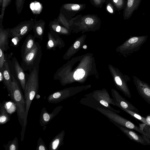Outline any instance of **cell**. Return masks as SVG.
<instances>
[{
  "label": "cell",
  "mask_w": 150,
  "mask_h": 150,
  "mask_svg": "<svg viewBox=\"0 0 150 150\" xmlns=\"http://www.w3.org/2000/svg\"><path fill=\"white\" fill-rule=\"evenodd\" d=\"M8 38V29H4L3 25H0V48L4 51H7L10 48Z\"/></svg>",
  "instance_id": "cell-18"
},
{
  "label": "cell",
  "mask_w": 150,
  "mask_h": 150,
  "mask_svg": "<svg viewBox=\"0 0 150 150\" xmlns=\"http://www.w3.org/2000/svg\"><path fill=\"white\" fill-rule=\"evenodd\" d=\"M35 37L31 34H29L25 39L21 49V59L33 48L34 45Z\"/></svg>",
  "instance_id": "cell-16"
},
{
  "label": "cell",
  "mask_w": 150,
  "mask_h": 150,
  "mask_svg": "<svg viewBox=\"0 0 150 150\" xmlns=\"http://www.w3.org/2000/svg\"><path fill=\"white\" fill-rule=\"evenodd\" d=\"M148 37L144 35L130 37L120 47L121 52L125 57L131 55L140 50Z\"/></svg>",
  "instance_id": "cell-6"
},
{
  "label": "cell",
  "mask_w": 150,
  "mask_h": 150,
  "mask_svg": "<svg viewBox=\"0 0 150 150\" xmlns=\"http://www.w3.org/2000/svg\"><path fill=\"white\" fill-rule=\"evenodd\" d=\"M7 54L6 53L5 54L6 60L4 67L2 70H0L2 71L4 76V79L3 81L9 94L10 95L12 79L8 63V57H9L7 56Z\"/></svg>",
  "instance_id": "cell-15"
},
{
  "label": "cell",
  "mask_w": 150,
  "mask_h": 150,
  "mask_svg": "<svg viewBox=\"0 0 150 150\" xmlns=\"http://www.w3.org/2000/svg\"><path fill=\"white\" fill-rule=\"evenodd\" d=\"M48 41L46 50L55 51L57 47L60 48L63 45V41L56 32L50 30L47 33Z\"/></svg>",
  "instance_id": "cell-13"
},
{
  "label": "cell",
  "mask_w": 150,
  "mask_h": 150,
  "mask_svg": "<svg viewBox=\"0 0 150 150\" xmlns=\"http://www.w3.org/2000/svg\"><path fill=\"white\" fill-rule=\"evenodd\" d=\"M96 110L105 116L112 122H115L123 127L133 129L141 133L145 137L150 139V135L142 131L139 127L135 125L130 120L120 116L117 113L101 108H97Z\"/></svg>",
  "instance_id": "cell-5"
},
{
  "label": "cell",
  "mask_w": 150,
  "mask_h": 150,
  "mask_svg": "<svg viewBox=\"0 0 150 150\" xmlns=\"http://www.w3.org/2000/svg\"><path fill=\"white\" fill-rule=\"evenodd\" d=\"M45 22L42 20L38 21H35L33 28L34 36L39 39L41 41L43 39V37L45 29Z\"/></svg>",
  "instance_id": "cell-19"
},
{
  "label": "cell",
  "mask_w": 150,
  "mask_h": 150,
  "mask_svg": "<svg viewBox=\"0 0 150 150\" xmlns=\"http://www.w3.org/2000/svg\"><path fill=\"white\" fill-rule=\"evenodd\" d=\"M71 8L72 10L76 11L79 10L80 9V6L78 4H74L71 7Z\"/></svg>",
  "instance_id": "cell-30"
},
{
  "label": "cell",
  "mask_w": 150,
  "mask_h": 150,
  "mask_svg": "<svg viewBox=\"0 0 150 150\" xmlns=\"http://www.w3.org/2000/svg\"><path fill=\"white\" fill-rule=\"evenodd\" d=\"M85 74V72L83 69H78L74 72V78L76 80H79L83 78Z\"/></svg>",
  "instance_id": "cell-23"
},
{
  "label": "cell",
  "mask_w": 150,
  "mask_h": 150,
  "mask_svg": "<svg viewBox=\"0 0 150 150\" xmlns=\"http://www.w3.org/2000/svg\"><path fill=\"white\" fill-rule=\"evenodd\" d=\"M80 45V42L79 41H76L74 44V47L76 49L78 48Z\"/></svg>",
  "instance_id": "cell-31"
},
{
  "label": "cell",
  "mask_w": 150,
  "mask_h": 150,
  "mask_svg": "<svg viewBox=\"0 0 150 150\" xmlns=\"http://www.w3.org/2000/svg\"><path fill=\"white\" fill-rule=\"evenodd\" d=\"M36 150H48L45 142L40 137L39 138L38 141Z\"/></svg>",
  "instance_id": "cell-26"
},
{
  "label": "cell",
  "mask_w": 150,
  "mask_h": 150,
  "mask_svg": "<svg viewBox=\"0 0 150 150\" xmlns=\"http://www.w3.org/2000/svg\"><path fill=\"white\" fill-rule=\"evenodd\" d=\"M133 1V0H128L127 6L128 7H130L132 6Z\"/></svg>",
  "instance_id": "cell-33"
},
{
  "label": "cell",
  "mask_w": 150,
  "mask_h": 150,
  "mask_svg": "<svg viewBox=\"0 0 150 150\" xmlns=\"http://www.w3.org/2000/svg\"><path fill=\"white\" fill-rule=\"evenodd\" d=\"M25 0H15V4L17 13L20 14L22 12Z\"/></svg>",
  "instance_id": "cell-24"
},
{
  "label": "cell",
  "mask_w": 150,
  "mask_h": 150,
  "mask_svg": "<svg viewBox=\"0 0 150 150\" xmlns=\"http://www.w3.org/2000/svg\"><path fill=\"white\" fill-rule=\"evenodd\" d=\"M39 65L36 66L29 72L26 82L24 92L25 105V115L24 121V129L25 131L27 124V118L32 102L37 94L39 87Z\"/></svg>",
  "instance_id": "cell-2"
},
{
  "label": "cell",
  "mask_w": 150,
  "mask_h": 150,
  "mask_svg": "<svg viewBox=\"0 0 150 150\" xmlns=\"http://www.w3.org/2000/svg\"><path fill=\"white\" fill-rule=\"evenodd\" d=\"M12 0H3L0 15V25L2 24L5 11L6 7L11 3Z\"/></svg>",
  "instance_id": "cell-22"
},
{
  "label": "cell",
  "mask_w": 150,
  "mask_h": 150,
  "mask_svg": "<svg viewBox=\"0 0 150 150\" xmlns=\"http://www.w3.org/2000/svg\"><path fill=\"white\" fill-rule=\"evenodd\" d=\"M35 21L30 20L21 22L14 27L7 28L9 38L16 37L21 40L33 29Z\"/></svg>",
  "instance_id": "cell-8"
},
{
  "label": "cell",
  "mask_w": 150,
  "mask_h": 150,
  "mask_svg": "<svg viewBox=\"0 0 150 150\" xmlns=\"http://www.w3.org/2000/svg\"><path fill=\"white\" fill-rule=\"evenodd\" d=\"M3 101L0 104V124L3 125L8 122L10 119V117L6 110Z\"/></svg>",
  "instance_id": "cell-20"
},
{
  "label": "cell",
  "mask_w": 150,
  "mask_h": 150,
  "mask_svg": "<svg viewBox=\"0 0 150 150\" xmlns=\"http://www.w3.org/2000/svg\"><path fill=\"white\" fill-rule=\"evenodd\" d=\"M113 99L115 103L116 106L132 111L138 113V110L129 101L122 97L116 90L112 89L111 91Z\"/></svg>",
  "instance_id": "cell-10"
},
{
  "label": "cell",
  "mask_w": 150,
  "mask_h": 150,
  "mask_svg": "<svg viewBox=\"0 0 150 150\" xmlns=\"http://www.w3.org/2000/svg\"><path fill=\"white\" fill-rule=\"evenodd\" d=\"M84 97L79 101L81 104L96 110L99 108L107 109L117 113L120 112V110H115L110 106L111 105L116 106L115 103L105 89L95 91L85 95Z\"/></svg>",
  "instance_id": "cell-1"
},
{
  "label": "cell",
  "mask_w": 150,
  "mask_h": 150,
  "mask_svg": "<svg viewBox=\"0 0 150 150\" xmlns=\"http://www.w3.org/2000/svg\"><path fill=\"white\" fill-rule=\"evenodd\" d=\"M4 79V76L2 70H0V81H3Z\"/></svg>",
  "instance_id": "cell-32"
},
{
  "label": "cell",
  "mask_w": 150,
  "mask_h": 150,
  "mask_svg": "<svg viewBox=\"0 0 150 150\" xmlns=\"http://www.w3.org/2000/svg\"><path fill=\"white\" fill-rule=\"evenodd\" d=\"M85 22L87 24H92L93 23V20L91 18H87L85 19Z\"/></svg>",
  "instance_id": "cell-29"
},
{
  "label": "cell",
  "mask_w": 150,
  "mask_h": 150,
  "mask_svg": "<svg viewBox=\"0 0 150 150\" xmlns=\"http://www.w3.org/2000/svg\"><path fill=\"white\" fill-rule=\"evenodd\" d=\"M12 62L17 79L24 93L26 82L24 71L15 57L12 58Z\"/></svg>",
  "instance_id": "cell-14"
},
{
  "label": "cell",
  "mask_w": 150,
  "mask_h": 150,
  "mask_svg": "<svg viewBox=\"0 0 150 150\" xmlns=\"http://www.w3.org/2000/svg\"><path fill=\"white\" fill-rule=\"evenodd\" d=\"M42 55L41 47L35 42L33 48L22 58L21 65L24 71L29 72L39 65Z\"/></svg>",
  "instance_id": "cell-4"
},
{
  "label": "cell",
  "mask_w": 150,
  "mask_h": 150,
  "mask_svg": "<svg viewBox=\"0 0 150 150\" xmlns=\"http://www.w3.org/2000/svg\"><path fill=\"white\" fill-rule=\"evenodd\" d=\"M6 60V55L4 51L0 48V70L3 69Z\"/></svg>",
  "instance_id": "cell-27"
},
{
  "label": "cell",
  "mask_w": 150,
  "mask_h": 150,
  "mask_svg": "<svg viewBox=\"0 0 150 150\" xmlns=\"http://www.w3.org/2000/svg\"><path fill=\"white\" fill-rule=\"evenodd\" d=\"M30 7L33 11L35 13H39L42 8L40 3L38 2L32 3L30 4Z\"/></svg>",
  "instance_id": "cell-25"
},
{
  "label": "cell",
  "mask_w": 150,
  "mask_h": 150,
  "mask_svg": "<svg viewBox=\"0 0 150 150\" xmlns=\"http://www.w3.org/2000/svg\"><path fill=\"white\" fill-rule=\"evenodd\" d=\"M65 134V131L63 130L53 137L49 144V149L58 150L64 144Z\"/></svg>",
  "instance_id": "cell-17"
},
{
  "label": "cell",
  "mask_w": 150,
  "mask_h": 150,
  "mask_svg": "<svg viewBox=\"0 0 150 150\" xmlns=\"http://www.w3.org/2000/svg\"><path fill=\"white\" fill-rule=\"evenodd\" d=\"M117 126L127 137L131 140L144 145L150 144L149 140L145 139L144 136H140L131 129L123 127L115 122H112Z\"/></svg>",
  "instance_id": "cell-11"
},
{
  "label": "cell",
  "mask_w": 150,
  "mask_h": 150,
  "mask_svg": "<svg viewBox=\"0 0 150 150\" xmlns=\"http://www.w3.org/2000/svg\"><path fill=\"white\" fill-rule=\"evenodd\" d=\"M138 93L147 103L150 104V85L135 76L132 77Z\"/></svg>",
  "instance_id": "cell-9"
},
{
  "label": "cell",
  "mask_w": 150,
  "mask_h": 150,
  "mask_svg": "<svg viewBox=\"0 0 150 150\" xmlns=\"http://www.w3.org/2000/svg\"><path fill=\"white\" fill-rule=\"evenodd\" d=\"M3 1V0H0V6L1 7H2Z\"/></svg>",
  "instance_id": "cell-35"
},
{
  "label": "cell",
  "mask_w": 150,
  "mask_h": 150,
  "mask_svg": "<svg viewBox=\"0 0 150 150\" xmlns=\"http://www.w3.org/2000/svg\"><path fill=\"white\" fill-rule=\"evenodd\" d=\"M3 146L6 150H18L19 144L17 137H16L13 140L9 141L8 143L4 145Z\"/></svg>",
  "instance_id": "cell-21"
},
{
  "label": "cell",
  "mask_w": 150,
  "mask_h": 150,
  "mask_svg": "<svg viewBox=\"0 0 150 150\" xmlns=\"http://www.w3.org/2000/svg\"><path fill=\"white\" fill-rule=\"evenodd\" d=\"M11 38L10 45L15 47H18L21 40L19 38L16 37H13Z\"/></svg>",
  "instance_id": "cell-28"
},
{
  "label": "cell",
  "mask_w": 150,
  "mask_h": 150,
  "mask_svg": "<svg viewBox=\"0 0 150 150\" xmlns=\"http://www.w3.org/2000/svg\"><path fill=\"white\" fill-rule=\"evenodd\" d=\"M62 108V105L58 106L54 109L52 112L49 113L45 107H43L41 110L40 115L39 122L40 125L44 127L48 124L58 114Z\"/></svg>",
  "instance_id": "cell-12"
},
{
  "label": "cell",
  "mask_w": 150,
  "mask_h": 150,
  "mask_svg": "<svg viewBox=\"0 0 150 150\" xmlns=\"http://www.w3.org/2000/svg\"><path fill=\"white\" fill-rule=\"evenodd\" d=\"M88 88V86L69 88L57 91L47 97L49 103H57Z\"/></svg>",
  "instance_id": "cell-7"
},
{
  "label": "cell",
  "mask_w": 150,
  "mask_h": 150,
  "mask_svg": "<svg viewBox=\"0 0 150 150\" xmlns=\"http://www.w3.org/2000/svg\"><path fill=\"white\" fill-rule=\"evenodd\" d=\"M107 9L108 11L110 13H112L113 12V11L111 7L109 6H108Z\"/></svg>",
  "instance_id": "cell-34"
},
{
  "label": "cell",
  "mask_w": 150,
  "mask_h": 150,
  "mask_svg": "<svg viewBox=\"0 0 150 150\" xmlns=\"http://www.w3.org/2000/svg\"><path fill=\"white\" fill-rule=\"evenodd\" d=\"M12 86L10 97L16 106L19 122L22 127L21 141L24 140L25 131L24 121L25 115V100L17 80L12 74Z\"/></svg>",
  "instance_id": "cell-3"
},
{
  "label": "cell",
  "mask_w": 150,
  "mask_h": 150,
  "mask_svg": "<svg viewBox=\"0 0 150 150\" xmlns=\"http://www.w3.org/2000/svg\"><path fill=\"white\" fill-rule=\"evenodd\" d=\"M118 0H113V1L115 3H117Z\"/></svg>",
  "instance_id": "cell-36"
}]
</instances>
